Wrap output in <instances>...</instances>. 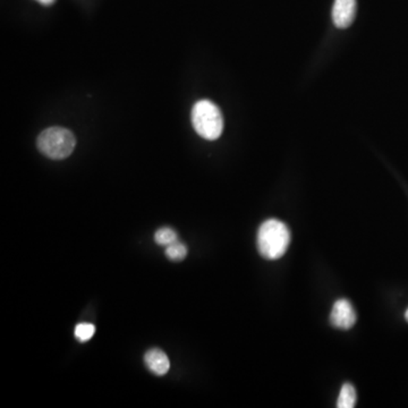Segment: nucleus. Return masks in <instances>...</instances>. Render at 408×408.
<instances>
[{
  "mask_svg": "<svg viewBox=\"0 0 408 408\" xmlns=\"http://www.w3.org/2000/svg\"><path fill=\"white\" fill-rule=\"evenodd\" d=\"M192 124L200 136L205 140H217L224 131V117L217 104L209 100H200L192 109Z\"/></svg>",
  "mask_w": 408,
  "mask_h": 408,
  "instance_id": "2",
  "label": "nucleus"
},
{
  "mask_svg": "<svg viewBox=\"0 0 408 408\" xmlns=\"http://www.w3.org/2000/svg\"><path fill=\"white\" fill-rule=\"evenodd\" d=\"M166 255L171 261L184 260L188 255V247L181 242H175L166 247Z\"/></svg>",
  "mask_w": 408,
  "mask_h": 408,
  "instance_id": "9",
  "label": "nucleus"
},
{
  "mask_svg": "<svg viewBox=\"0 0 408 408\" xmlns=\"http://www.w3.org/2000/svg\"><path fill=\"white\" fill-rule=\"evenodd\" d=\"M177 234L173 232L171 228H168V227H163V228H160L154 234V241L158 245L165 246L167 247L168 245L175 243V242L178 241L177 240Z\"/></svg>",
  "mask_w": 408,
  "mask_h": 408,
  "instance_id": "8",
  "label": "nucleus"
},
{
  "mask_svg": "<svg viewBox=\"0 0 408 408\" xmlns=\"http://www.w3.org/2000/svg\"><path fill=\"white\" fill-rule=\"evenodd\" d=\"M291 243V232L281 221L270 219L257 232V249L268 260H277L285 254Z\"/></svg>",
  "mask_w": 408,
  "mask_h": 408,
  "instance_id": "1",
  "label": "nucleus"
},
{
  "mask_svg": "<svg viewBox=\"0 0 408 408\" xmlns=\"http://www.w3.org/2000/svg\"><path fill=\"white\" fill-rule=\"evenodd\" d=\"M38 149L45 157L63 160L73 154L76 139L73 133L63 127H50L41 131L38 136Z\"/></svg>",
  "mask_w": 408,
  "mask_h": 408,
  "instance_id": "3",
  "label": "nucleus"
},
{
  "mask_svg": "<svg viewBox=\"0 0 408 408\" xmlns=\"http://www.w3.org/2000/svg\"><path fill=\"white\" fill-rule=\"evenodd\" d=\"M356 398L358 397H356L355 388L350 383H346L341 388L338 402H337V407L353 408L355 406Z\"/></svg>",
  "mask_w": 408,
  "mask_h": 408,
  "instance_id": "7",
  "label": "nucleus"
},
{
  "mask_svg": "<svg viewBox=\"0 0 408 408\" xmlns=\"http://www.w3.org/2000/svg\"><path fill=\"white\" fill-rule=\"evenodd\" d=\"M144 363L146 367L154 373V375H167L168 371L171 369V362L165 353L158 348H154L146 352L144 356Z\"/></svg>",
  "mask_w": 408,
  "mask_h": 408,
  "instance_id": "6",
  "label": "nucleus"
},
{
  "mask_svg": "<svg viewBox=\"0 0 408 408\" xmlns=\"http://www.w3.org/2000/svg\"><path fill=\"white\" fill-rule=\"evenodd\" d=\"M405 318H406V320H407V322H408V310L406 311Z\"/></svg>",
  "mask_w": 408,
  "mask_h": 408,
  "instance_id": "12",
  "label": "nucleus"
},
{
  "mask_svg": "<svg viewBox=\"0 0 408 408\" xmlns=\"http://www.w3.org/2000/svg\"><path fill=\"white\" fill-rule=\"evenodd\" d=\"M356 0H335L333 9V20L339 28H346L355 18Z\"/></svg>",
  "mask_w": 408,
  "mask_h": 408,
  "instance_id": "5",
  "label": "nucleus"
},
{
  "mask_svg": "<svg viewBox=\"0 0 408 408\" xmlns=\"http://www.w3.org/2000/svg\"><path fill=\"white\" fill-rule=\"evenodd\" d=\"M330 321L333 327L348 330L355 325L356 313L352 303L347 299H339L333 305Z\"/></svg>",
  "mask_w": 408,
  "mask_h": 408,
  "instance_id": "4",
  "label": "nucleus"
},
{
  "mask_svg": "<svg viewBox=\"0 0 408 408\" xmlns=\"http://www.w3.org/2000/svg\"><path fill=\"white\" fill-rule=\"evenodd\" d=\"M38 3L42 4V5H51V4L55 3V0H37Z\"/></svg>",
  "mask_w": 408,
  "mask_h": 408,
  "instance_id": "11",
  "label": "nucleus"
},
{
  "mask_svg": "<svg viewBox=\"0 0 408 408\" xmlns=\"http://www.w3.org/2000/svg\"><path fill=\"white\" fill-rule=\"evenodd\" d=\"M95 333V327L92 323H80L75 328V337L81 343L90 340Z\"/></svg>",
  "mask_w": 408,
  "mask_h": 408,
  "instance_id": "10",
  "label": "nucleus"
}]
</instances>
